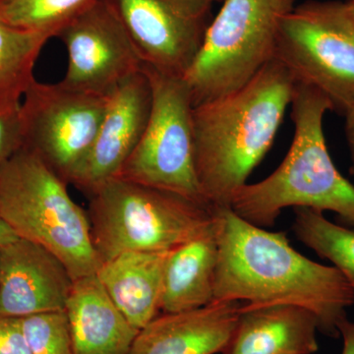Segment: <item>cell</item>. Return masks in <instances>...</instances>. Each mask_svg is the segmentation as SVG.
<instances>
[{
    "instance_id": "19",
    "label": "cell",
    "mask_w": 354,
    "mask_h": 354,
    "mask_svg": "<svg viewBox=\"0 0 354 354\" xmlns=\"http://www.w3.org/2000/svg\"><path fill=\"white\" fill-rule=\"evenodd\" d=\"M50 39L0 21V111L19 108L36 81L35 65Z\"/></svg>"
},
{
    "instance_id": "1",
    "label": "cell",
    "mask_w": 354,
    "mask_h": 354,
    "mask_svg": "<svg viewBox=\"0 0 354 354\" xmlns=\"http://www.w3.org/2000/svg\"><path fill=\"white\" fill-rule=\"evenodd\" d=\"M214 211L218 244L214 301L304 307L316 316L319 330L337 337L354 304V288L344 274L298 252L285 232L254 225L230 207Z\"/></svg>"
},
{
    "instance_id": "30",
    "label": "cell",
    "mask_w": 354,
    "mask_h": 354,
    "mask_svg": "<svg viewBox=\"0 0 354 354\" xmlns=\"http://www.w3.org/2000/svg\"><path fill=\"white\" fill-rule=\"evenodd\" d=\"M351 3H353V2H351ZM353 6H354V3H353Z\"/></svg>"
},
{
    "instance_id": "25",
    "label": "cell",
    "mask_w": 354,
    "mask_h": 354,
    "mask_svg": "<svg viewBox=\"0 0 354 354\" xmlns=\"http://www.w3.org/2000/svg\"><path fill=\"white\" fill-rule=\"evenodd\" d=\"M339 332L344 341L342 354H354V323L346 319L339 326Z\"/></svg>"
},
{
    "instance_id": "18",
    "label": "cell",
    "mask_w": 354,
    "mask_h": 354,
    "mask_svg": "<svg viewBox=\"0 0 354 354\" xmlns=\"http://www.w3.org/2000/svg\"><path fill=\"white\" fill-rule=\"evenodd\" d=\"M218 259L216 221L206 234L169 251L162 281L160 311L179 313L214 302Z\"/></svg>"
},
{
    "instance_id": "14",
    "label": "cell",
    "mask_w": 354,
    "mask_h": 354,
    "mask_svg": "<svg viewBox=\"0 0 354 354\" xmlns=\"http://www.w3.org/2000/svg\"><path fill=\"white\" fill-rule=\"evenodd\" d=\"M239 301L164 313L139 330L128 354H223L236 329Z\"/></svg>"
},
{
    "instance_id": "7",
    "label": "cell",
    "mask_w": 354,
    "mask_h": 354,
    "mask_svg": "<svg viewBox=\"0 0 354 354\" xmlns=\"http://www.w3.org/2000/svg\"><path fill=\"white\" fill-rule=\"evenodd\" d=\"M276 59L297 83L322 93L333 111L354 106V6L351 1H310L283 16Z\"/></svg>"
},
{
    "instance_id": "13",
    "label": "cell",
    "mask_w": 354,
    "mask_h": 354,
    "mask_svg": "<svg viewBox=\"0 0 354 354\" xmlns=\"http://www.w3.org/2000/svg\"><path fill=\"white\" fill-rule=\"evenodd\" d=\"M73 283L64 263L44 247L20 237L0 246V316L65 310Z\"/></svg>"
},
{
    "instance_id": "17",
    "label": "cell",
    "mask_w": 354,
    "mask_h": 354,
    "mask_svg": "<svg viewBox=\"0 0 354 354\" xmlns=\"http://www.w3.org/2000/svg\"><path fill=\"white\" fill-rule=\"evenodd\" d=\"M169 251H130L102 262L95 272L102 288L128 322L143 329L158 316Z\"/></svg>"
},
{
    "instance_id": "4",
    "label": "cell",
    "mask_w": 354,
    "mask_h": 354,
    "mask_svg": "<svg viewBox=\"0 0 354 354\" xmlns=\"http://www.w3.org/2000/svg\"><path fill=\"white\" fill-rule=\"evenodd\" d=\"M67 185L36 153L22 148L0 169V218L18 237L57 256L76 281L95 274L101 262L87 211L72 199Z\"/></svg>"
},
{
    "instance_id": "24",
    "label": "cell",
    "mask_w": 354,
    "mask_h": 354,
    "mask_svg": "<svg viewBox=\"0 0 354 354\" xmlns=\"http://www.w3.org/2000/svg\"><path fill=\"white\" fill-rule=\"evenodd\" d=\"M0 354H31L20 318L0 316Z\"/></svg>"
},
{
    "instance_id": "8",
    "label": "cell",
    "mask_w": 354,
    "mask_h": 354,
    "mask_svg": "<svg viewBox=\"0 0 354 354\" xmlns=\"http://www.w3.org/2000/svg\"><path fill=\"white\" fill-rule=\"evenodd\" d=\"M152 91L150 116L138 145L118 177L169 191L209 206L198 183L189 88L183 77L143 65Z\"/></svg>"
},
{
    "instance_id": "22",
    "label": "cell",
    "mask_w": 354,
    "mask_h": 354,
    "mask_svg": "<svg viewBox=\"0 0 354 354\" xmlns=\"http://www.w3.org/2000/svg\"><path fill=\"white\" fill-rule=\"evenodd\" d=\"M20 324L31 354H74L65 310L22 317Z\"/></svg>"
},
{
    "instance_id": "10",
    "label": "cell",
    "mask_w": 354,
    "mask_h": 354,
    "mask_svg": "<svg viewBox=\"0 0 354 354\" xmlns=\"http://www.w3.org/2000/svg\"><path fill=\"white\" fill-rule=\"evenodd\" d=\"M143 65L176 77L188 71L211 23L209 0H106Z\"/></svg>"
},
{
    "instance_id": "29",
    "label": "cell",
    "mask_w": 354,
    "mask_h": 354,
    "mask_svg": "<svg viewBox=\"0 0 354 354\" xmlns=\"http://www.w3.org/2000/svg\"><path fill=\"white\" fill-rule=\"evenodd\" d=\"M351 2H353V3H354V0H351Z\"/></svg>"
},
{
    "instance_id": "27",
    "label": "cell",
    "mask_w": 354,
    "mask_h": 354,
    "mask_svg": "<svg viewBox=\"0 0 354 354\" xmlns=\"http://www.w3.org/2000/svg\"><path fill=\"white\" fill-rule=\"evenodd\" d=\"M17 239H19L17 234L11 230L6 221H2L0 218V246L6 245L9 242L16 241Z\"/></svg>"
},
{
    "instance_id": "12",
    "label": "cell",
    "mask_w": 354,
    "mask_h": 354,
    "mask_svg": "<svg viewBox=\"0 0 354 354\" xmlns=\"http://www.w3.org/2000/svg\"><path fill=\"white\" fill-rule=\"evenodd\" d=\"M151 106L152 91L142 69L109 95L92 148L69 183L88 194L118 177L143 136Z\"/></svg>"
},
{
    "instance_id": "15",
    "label": "cell",
    "mask_w": 354,
    "mask_h": 354,
    "mask_svg": "<svg viewBox=\"0 0 354 354\" xmlns=\"http://www.w3.org/2000/svg\"><path fill=\"white\" fill-rule=\"evenodd\" d=\"M319 322L295 305L241 307L230 346L223 354H313L319 349Z\"/></svg>"
},
{
    "instance_id": "28",
    "label": "cell",
    "mask_w": 354,
    "mask_h": 354,
    "mask_svg": "<svg viewBox=\"0 0 354 354\" xmlns=\"http://www.w3.org/2000/svg\"><path fill=\"white\" fill-rule=\"evenodd\" d=\"M209 1H211V2H216V1H223V0H209Z\"/></svg>"
},
{
    "instance_id": "11",
    "label": "cell",
    "mask_w": 354,
    "mask_h": 354,
    "mask_svg": "<svg viewBox=\"0 0 354 354\" xmlns=\"http://www.w3.org/2000/svg\"><path fill=\"white\" fill-rule=\"evenodd\" d=\"M57 38L67 53L66 72L60 82L74 90L109 95L143 68L129 35L106 0H97Z\"/></svg>"
},
{
    "instance_id": "3",
    "label": "cell",
    "mask_w": 354,
    "mask_h": 354,
    "mask_svg": "<svg viewBox=\"0 0 354 354\" xmlns=\"http://www.w3.org/2000/svg\"><path fill=\"white\" fill-rule=\"evenodd\" d=\"M295 136L285 160L271 176L235 193L232 208L257 227H272L283 209L332 211L354 225V186L330 158L324 134L329 100L317 88L295 84L291 102Z\"/></svg>"
},
{
    "instance_id": "23",
    "label": "cell",
    "mask_w": 354,
    "mask_h": 354,
    "mask_svg": "<svg viewBox=\"0 0 354 354\" xmlns=\"http://www.w3.org/2000/svg\"><path fill=\"white\" fill-rule=\"evenodd\" d=\"M20 109L0 111V169L24 147Z\"/></svg>"
},
{
    "instance_id": "5",
    "label": "cell",
    "mask_w": 354,
    "mask_h": 354,
    "mask_svg": "<svg viewBox=\"0 0 354 354\" xmlns=\"http://www.w3.org/2000/svg\"><path fill=\"white\" fill-rule=\"evenodd\" d=\"M87 195L91 235L101 264L130 251H171L215 225L212 207L120 177Z\"/></svg>"
},
{
    "instance_id": "21",
    "label": "cell",
    "mask_w": 354,
    "mask_h": 354,
    "mask_svg": "<svg viewBox=\"0 0 354 354\" xmlns=\"http://www.w3.org/2000/svg\"><path fill=\"white\" fill-rule=\"evenodd\" d=\"M97 0H0V21L53 38Z\"/></svg>"
},
{
    "instance_id": "6",
    "label": "cell",
    "mask_w": 354,
    "mask_h": 354,
    "mask_svg": "<svg viewBox=\"0 0 354 354\" xmlns=\"http://www.w3.org/2000/svg\"><path fill=\"white\" fill-rule=\"evenodd\" d=\"M295 0H223L183 78L193 106L234 92L276 57L281 19Z\"/></svg>"
},
{
    "instance_id": "9",
    "label": "cell",
    "mask_w": 354,
    "mask_h": 354,
    "mask_svg": "<svg viewBox=\"0 0 354 354\" xmlns=\"http://www.w3.org/2000/svg\"><path fill=\"white\" fill-rule=\"evenodd\" d=\"M109 95L35 81L21 102L23 148L69 184L92 148Z\"/></svg>"
},
{
    "instance_id": "2",
    "label": "cell",
    "mask_w": 354,
    "mask_h": 354,
    "mask_svg": "<svg viewBox=\"0 0 354 354\" xmlns=\"http://www.w3.org/2000/svg\"><path fill=\"white\" fill-rule=\"evenodd\" d=\"M295 84L274 58L241 88L194 106L195 169L209 206L232 207L235 193L271 149Z\"/></svg>"
},
{
    "instance_id": "20",
    "label": "cell",
    "mask_w": 354,
    "mask_h": 354,
    "mask_svg": "<svg viewBox=\"0 0 354 354\" xmlns=\"http://www.w3.org/2000/svg\"><path fill=\"white\" fill-rule=\"evenodd\" d=\"M295 212L297 239L332 262L354 288V230L335 225L318 209L295 208Z\"/></svg>"
},
{
    "instance_id": "16",
    "label": "cell",
    "mask_w": 354,
    "mask_h": 354,
    "mask_svg": "<svg viewBox=\"0 0 354 354\" xmlns=\"http://www.w3.org/2000/svg\"><path fill=\"white\" fill-rule=\"evenodd\" d=\"M65 311L74 354H128L139 333L95 274L74 281Z\"/></svg>"
},
{
    "instance_id": "26",
    "label": "cell",
    "mask_w": 354,
    "mask_h": 354,
    "mask_svg": "<svg viewBox=\"0 0 354 354\" xmlns=\"http://www.w3.org/2000/svg\"><path fill=\"white\" fill-rule=\"evenodd\" d=\"M346 118V135L348 139L349 152H351V160H353L354 167V106L349 109L348 113L344 114Z\"/></svg>"
}]
</instances>
